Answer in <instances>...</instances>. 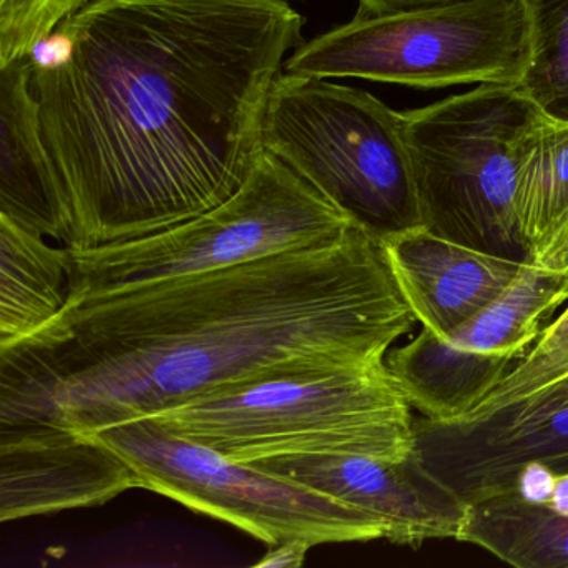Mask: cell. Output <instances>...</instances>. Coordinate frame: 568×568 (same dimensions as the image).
Instances as JSON below:
<instances>
[{
    "label": "cell",
    "instance_id": "10",
    "mask_svg": "<svg viewBox=\"0 0 568 568\" xmlns=\"http://www.w3.org/2000/svg\"><path fill=\"white\" fill-rule=\"evenodd\" d=\"M414 457L464 504L511 490L521 468L568 474V387L450 422L414 418Z\"/></svg>",
    "mask_w": 568,
    "mask_h": 568
},
{
    "label": "cell",
    "instance_id": "24",
    "mask_svg": "<svg viewBox=\"0 0 568 568\" xmlns=\"http://www.w3.org/2000/svg\"><path fill=\"white\" fill-rule=\"evenodd\" d=\"M551 385H565V387H568V375L567 377L560 378V381L554 382ZM550 387V385H548Z\"/></svg>",
    "mask_w": 568,
    "mask_h": 568
},
{
    "label": "cell",
    "instance_id": "17",
    "mask_svg": "<svg viewBox=\"0 0 568 568\" xmlns=\"http://www.w3.org/2000/svg\"><path fill=\"white\" fill-rule=\"evenodd\" d=\"M458 541L477 545L518 568H568V514L515 491L467 505Z\"/></svg>",
    "mask_w": 568,
    "mask_h": 568
},
{
    "label": "cell",
    "instance_id": "16",
    "mask_svg": "<svg viewBox=\"0 0 568 568\" xmlns=\"http://www.w3.org/2000/svg\"><path fill=\"white\" fill-rule=\"evenodd\" d=\"M518 224L530 262L567 272L568 125L541 119L518 168Z\"/></svg>",
    "mask_w": 568,
    "mask_h": 568
},
{
    "label": "cell",
    "instance_id": "20",
    "mask_svg": "<svg viewBox=\"0 0 568 568\" xmlns=\"http://www.w3.org/2000/svg\"><path fill=\"white\" fill-rule=\"evenodd\" d=\"M92 0H0V68L29 58Z\"/></svg>",
    "mask_w": 568,
    "mask_h": 568
},
{
    "label": "cell",
    "instance_id": "1",
    "mask_svg": "<svg viewBox=\"0 0 568 568\" xmlns=\"http://www.w3.org/2000/svg\"><path fill=\"white\" fill-rule=\"evenodd\" d=\"M287 0H92L29 55L62 247L148 237L231 199L304 44Z\"/></svg>",
    "mask_w": 568,
    "mask_h": 568
},
{
    "label": "cell",
    "instance_id": "11",
    "mask_svg": "<svg viewBox=\"0 0 568 568\" xmlns=\"http://www.w3.org/2000/svg\"><path fill=\"white\" fill-rule=\"evenodd\" d=\"M247 465L381 518L392 544L420 547L430 538L457 540L467 514V504L428 475L414 454L404 460L287 455Z\"/></svg>",
    "mask_w": 568,
    "mask_h": 568
},
{
    "label": "cell",
    "instance_id": "2",
    "mask_svg": "<svg viewBox=\"0 0 568 568\" xmlns=\"http://www.w3.org/2000/svg\"><path fill=\"white\" fill-rule=\"evenodd\" d=\"M417 322L381 241L322 247L71 302L0 351V432L91 435L219 388L382 364Z\"/></svg>",
    "mask_w": 568,
    "mask_h": 568
},
{
    "label": "cell",
    "instance_id": "13",
    "mask_svg": "<svg viewBox=\"0 0 568 568\" xmlns=\"http://www.w3.org/2000/svg\"><path fill=\"white\" fill-rule=\"evenodd\" d=\"M392 275L422 328L448 337L505 294L527 262L414 227L382 239Z\"/></svg>",
    "mask_w": 568,
    "mask_h": 568
},
{
    "label": "cell",
    "instance_id": "18",
    "mask_svg": "<svg viewBox=\"0 0 568 568\" xmlns=\"http://www.w3.org/2000/svg\"><path fill=\"white\" fill-rule=\"evenodd\" d=\"M528 59L515 88L547 121L568 125V0H524Z\"/></svg>",
    "mask_w": 568,
    "mask_h": 568
},
{
    "label": "cell",
    "instance_id": "21",
    "mask_svg": "<svg viewBox=\"0 0 568 568\" xmlns=\"http://www.w3.org/2000/svg\"><path fill=\"white\" fill-rule=\"evenodd\" d=\"M311 548V545L305 541L295 540L272 545L271 550L255 564V567H302Z\"/></svg>",
    "mask_w": 568,
    "mask_h": 568
},
{
    "label": "cell",
    "instance_id": "15",
    "mask_svg": "<svg viewBox=\"0 0 568 568\" xmlns=\"http://www.w3.org/2000/svg\"><path fill=\"white\" fill-rule=\"evenodd\" d=\"M71 251L0 215V351L48 327L69 304Z\"/></svg>",
    "mask_w": 568,
    "mask_h": 568
},
{
    "label": "cell",
    "instance_id": "9",
    "mask_svg": "<svg viewBox=\"0 0 568 568\" xmlns=\"http://www.w3.org/2000/svg\"><path fill=\"white\" fill-rule=\"evenodd\" d=\"M567 272L527 262L501 297L448 337L422 328L385 367L412 408L434 422L467 417L507 377L568 302Z\"/></svg>",
    "mask_w": 568,
    "mask_h": 568
},
{
    "label": "cell",
    "instance_id": "19",
    "mask_svg": "<svg viewBox=\"0 0 568 568\" xmlns=\"http://www.w3.org/2000/svg\"><path fill=\"white\" fill-rule=\"evenodd\" d=\"M568 375V305L564 314L538 335L527 354L474 412L491 410L530 397ZM471 412V414H474Z\"/></svg>",
    "mask_w": 568,
    "mask_h": 568
},
{
    "label": "cell",
    "instance_id": "8",
    "mask_svg": "<svg viewBox=\"0 0 568 568\" xmlns=\"http://www.w3.org/2000/svg\"><path fill=\"white\" fill-rule=\"evenodd\" d=\"M91 435L134 468L139 487L227 521L268 547L294 540L317 547L387 538L381 518L169 434L151 418Z\"/></svg>",
    "mask_w": 568,
    "mask_h": 568
},
{
    "label": "cell",
    "instance_id": "3",
    "mask_svg": "<svg viewBox=\"0 0 568 568\" xmlns=\"http://www.w3.org/2000/svg\"><path fill=\"white\" fill-rule=\"evenodd\" d=\"M414 418L382 362L285 372L231 385L151 420L169 434L252 464L287 455L404 460L414 454Z\"/></svg>",
    "mask_w": 568,
    "mask_h": 568
},
{
    "label": "cell",
    "instance_id": "25",
    "mask_svg": "<svg viewBox=\"0 0 568 568\" xmlns=\"http://www.w3.org/2000/svg\"><path fill=\"white\" fill-rule=\"evenodd\" d=\"M565 294L568 297V264H567V278H565Z\"/></svg>",
    "mask_w": 568,
    "mask_h": 568
},
{
    "label": "cell",
    "instance_id": "7",
    "mask_svg": "<svg viewBox=\"0 0 568 568\" xmlns=\"http://www.w3.org/2000/svg\"><path fill=\"white\" fill-rule=\"evenodd\" d=\"M528 59L524 0H455L358 14L298 45L287 74L365 79L417 89L517 85Z\"/></svg>",
    "mask_w": 568,
    "mask_h": 568
},
{
    "label": "cell",
    "instance_id": "23",
    "mask_svg": "<svg viewBox=\"0 0 568 568\" xmlns=\"http://www.w3.org/2000/svg\"><path fill=\"white\" fill-rule=\"evenodd\" d=\"M544 505L560 514H568V474L558 475L554 491Z\"/></svg>",
    "mask_w": 568,
    "mask_h": 568
},
{
    "label": "cell",
    "instance_id": "5",
    "mask_svg": "<svg viewBox=\"0 0 568 568\" xmlns=\"http://www.w3.org/2000/svg\"><path fill=\"white\" fill-rule=\"evenodd\" d=\"M354 227L341 209L264 151L245 184L217 207L148 237L71 251L69 304L322 247Z\"/></svg>",
    "mask_w": 568,
    "mask_h": 568
},
{
    "label": "cell",
    "instance_id": "12",
    "mask_svg": "<svg viewBox=\"0 0 568 568\" xmlns=\"http://www.w3.org/2000/svg\"><path fill=\"white\" fill-rule=\"evenodd\" d=\"M139 487L134 468L92 435L0 432V520L108 504Z\"/></svg>",
    "mask_w": 568,
    "mask_h": 568
},
{
    "label": "cell",
    "instance_id": "22",
    "mask_svg": "<svg viewBox=\"0 0 568 568\" xmlns=\"http://www.w3.org/2000/svg\"><path fill=\"white\" fill-rule=\"evenodd\" d=\"M455 0H358V14L382 16L428 6L447 4Z\"/></svg>",
    "mask_w": 568,
    "mask_h": 568
},
{
    "label": "cell",
    "instance_id": "4",
    "mask_svg": "<svg viewBox=\"0 0 568 568\" xmlns=\"http://www.w3.org/2000/svg\"><path fill=\"white\" fill-rule=\"evenodd\" d=\"M262 144L378 241L420 227L404 112L371 92L282 71Z\"/></svg>",
    "mask_w": 568,
    "mask_h": 568
},
{
    "label": "cell",
    "instance_id": "6",
    "mask_svg": "<svg viewBox=\"0 0 568 568\" xmlns=\"http://www.w3.org/2000/svg\"><path fill=\"white\" fill-rule=\"evenodd\" d=\"M420 227L475 251L530 262L518 224V168L544 115L514 85L404 112Z\"/></svg>",
    "mask_w": 568,
    "mask_h": 568
},
{
    "label": "cell",
    "instance_id": "14",
    "mask_svg": "<svg viewBox=\"0 0 568 568\" xmlns=\"http://www.w3.org/2000/svg\"><path fill=\"white\" fill-rule=\"evenodd\" d=\"M0 215L61 244V189L29 89V58L0 68Z\"/></svg>",
    "mask_w": 568,
    "mask_h": 568
}]
</instances>
